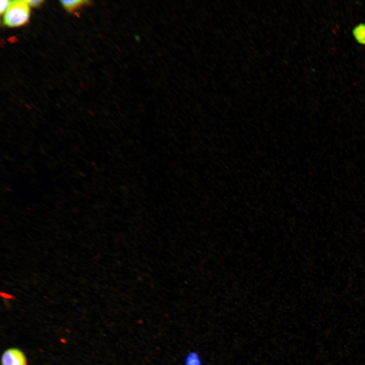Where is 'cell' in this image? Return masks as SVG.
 <instances>
[{
  "mask_svg": "<svg viewBox=\"0 0 365 365\" xmlns=\"http://www.w3.org/2000/svg\"><path fill=\"white\" fill-rule=\"evenodd\" d=\"M29 7L27 1H11L4 14V24L13 27L26 23L29 17Z\"/></svg>",
  "mask_w": 365,
  "mask_h": 365,
  "instance_id": "1",
  "label": "cell"
},
{
  "mask_svg": "<svg viewBox=\"0 0 365 365\" xmlns=\"http://www.w3.org/2000/svg\"><path fill=\"white\" fill-rule=\"evenodd\" d=\"M1 363L2 365H27V359L21 350L11 348L3 353Z\"/></svg>",
  "mask_w": 365,
  "mask_h": 365,
  "instance_id": "2",
  "label": "cell"
},
{
  "mask_svg": "<svg viewBox=\"0 0 365 365\" xmlns=\"http://www.w3.org/2000/svg\"><path fill=\"white\" fill-rule=\"evenodd\" d=\"M353 35L359 44L365 45V24L360 23L356 25L352 31Z\"/></svg>",
  "mask_w": 365,
  "mask_h": 365,
  "instance_id": "3",
  "label": "cell"
},
{
  "mask_svg": "<svg viewBox=\"0 0 365 365\" xmlns=\"http://www.w3.org/2000/svg\"><path fill=\"white\" fill-rule=\"evenodd\" d=\"M88 1L82 0L62 1L61 3L67 11L71 12L84 5Z\"/></svg>",
  "mask_w": 365,
  "mask_h": 365,
  "instance_id": "4",
  "label": "cell"
},
{
  "mask_svg": "<svg viewBox=\"0 0 365 365\" xmlns=\"http://www.w3.org/2000/svg\"><path fill=\"white\" fill-rule=\"evenodd\" d=\"M185 365H202L199 355L196 352H191L187 355L185 360Z\"/></svg>",
  "mask_w": 365,
  "mask_h": 365,
  "instance_id": "5",
  "label": "cell"
},
{
  "mask_svg": "<svg viewBox=\"0 0 365 365\" xmlns=\"http://www.w3.org/2000/svg\"><path fill=\"white\" fill-rule=\"evenodd\" d=\"M11 1L8 0H1L0 2V13L1 14L5 13L8 10Z\"/></svg>",
  "mask_w": 365,
  "mask_h": 365,
  "instance_id": "6",
  "label": "cell"
},
{
  "mask_svg": "<svg viewBox=\"0 0 365 365\" xmlns=\"http://www.w3.org/2000/svg\"><path fill=\"white\" fill-rule=\"evenodd\" d=\"M43 1L40 0H29L27 1V2L29 6L31 7H37L41 4Z\"/></svg>",
  "mask_w": 365,
  "mask_h": 365,
  "instance_id": "7",
  "label": "cell"
}]
</instances>
